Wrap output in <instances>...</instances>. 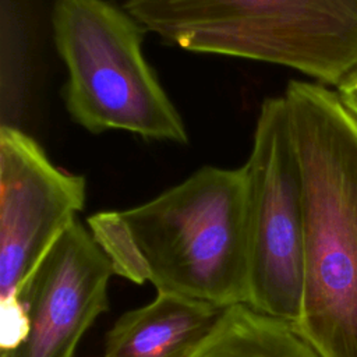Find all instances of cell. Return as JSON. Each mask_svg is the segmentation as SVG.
I'll use <instances>...</instances> for the list:
<instances>
[{
	"instance_id": "6da1fadb",
	"label": "cell",
	"mask_w": 357,
	"mask_h": 357,
	"mask_svg": "<svg viewBox=\"0 0 357 357\" xmlns=\"http://www.w3.org/2000/svg\"><path fill=\"white\" fill-rule=\"evenodd\" d=\"M86 225L114 275L223 308L248 301L244 166H202L152 199L96 212Z\"/></svg>"
},
{
	"instance_id": "7a4b0ae2",
	"label": "cell",
	"mask_w": 357,
	"mask_h": 357,
	"mask_svg": "<svg viewBox=\"0 0 357 357\" xmlns=\"http://www.w3.org/2000/svg\"><path fill=\"white\" fill-rule=\"evenodd\" d=\"M283 98L305 238L293 329L321 357H357V119L336 91L318 82L291 79Z\"/></svg>"
},
{
	"instance_id": "3957f363",
	"label": "cell",
	"mask_w": 357,
	"mask_h": 357,
	"mask_svg": "<svg viewBox=\"0 0 357 357\" xmlns=\"http://www.w3.org/2000/svg\"><path fill=\"white\" fill-rule=\"evenodd\" d=\"M165 43L296 70L340 85L357 71V0H127Z\"/></svg>"
},
{
	"instance_id": "277c9868",
	"label": "cell",
	"mask_w": 357,
	"mask_h": 357,
	"mask_svg": "<svg viewBox=\"0 0 357 357\" xmlns=\"http://www.w3.org/2000/svg\"><path fill=\"white\" fill-rule=\"evenodd\" d=\"M52 31L67 68L64 106L89 132L127 131L187 144L185 124L142 53L146 29L107 0H53Z\"/></svg>"
},
{
	"instance_id": "5b68a950",
	"label": "cell",
	"mask_w": 357,
	"mask_h": 357,
	"mask_svg": "<svg viewBox=\"0 0 357 357\" xmlns=\"http://www.w3.org/2000/svg\"><path fill=\"white\" fill-rule=\"evenodd\" d=\"M243 166L250 216L247 304L293 326L301 312L305 238L300 167L283 95L262 100Z\"/></svg>"
},
{
	"instance_id": "8992f818",
	"label": "cell",
	"mask_w": 357,
	"mask_h": 357,
	"mask_svg": "<svg viewBox=\"0 0 357 357\" xmlns=\"http://www.w3.org/2000/svg\"><path fill=\"white\" fill-rule=\"evenodd\" d=\"M86 180L52 163L42 146L14 126L0 128V347L24 335L17 297L36 266L77 220Z\"/></svg>"
},
{
	"instance_id": "52a82bcc",
	"label": "cell",
	"mask_w": 357,
	"mask_h": 357,
	"mask_svg": "<svg viewBox=\"0 0 357 357\" xmlns=\"http://www.w3.org/2000/svg\"><path fill=\"white\" fill-rule=\"evenodd\" d=\"M112 275L89 229L74 220L20 291L25 331L0 357H74L85 332L109 308Z\"/></svg>"
},
{
	"instance_id": "ba28073f",
	"label": "cell",
	"mask_w": 357,
	"mask_h": 357,
	"mask_svg": "<svg viewBox=\"0 0 357 357\" xmlns=\"http://www.w3.org/2000/svg\"><path fill=\"white\" fill-rule=\"evenodd\" d=\"M223 311L205 301L158 291L151 303L119 317L106 333L102 357H188Z\"/></svg>"
},
{
	"instance_id": "9c48e42d",
	"label": "cell",
	"mask_w": 357,
	"mask_h": 357,
	"mask_svg": "<svg viewBox=\"0 0 357 357\" xmlns=\"http://www.w3.org/2000/svg\"><path fill=\"white\" fill-rule=\"evenodd\" d=\"M188 357H321L290 324L248 304L225 308L218 324Z\"/></svg>"
},
{
	"instance_id": "30bf717a",
	"label": "cell",
	"mask_w": 357,
	"mask_h": 357,
	"mask_svg": "<svg viewBox=\"0 0 357 357\" xmlns=\"http://www.w3.org/2000/svg\"><path fill=\"white\" fill-rule=\"evenodd\" d=\"M335 91L337 92L343 105L357 119V71L337 85Z\"/></svg>"
}]
</instances>
